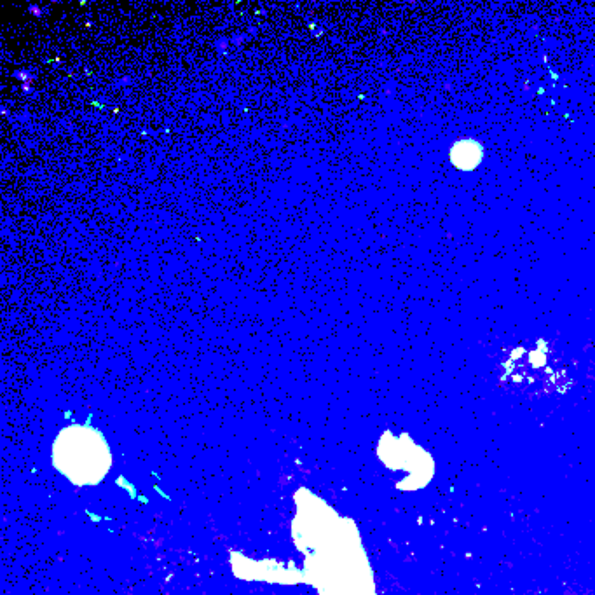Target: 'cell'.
<instances>
[{
	"mask_svg": "<svg viewBox=\"0 0 595 595\" xmlns=\"http://www.w3.org/2000/svg\"><path fill=\"white\" fill-rule=\"evenodd\" d=\"M484 149L475 140L458 142L450 150V159L459 169H475L482 163Z\"/></svg>",
	"mask_w": 595,
	"mask_h": 595,
	"instance_id": "cell-1",
	"label": "cell"
}]
</instances>
